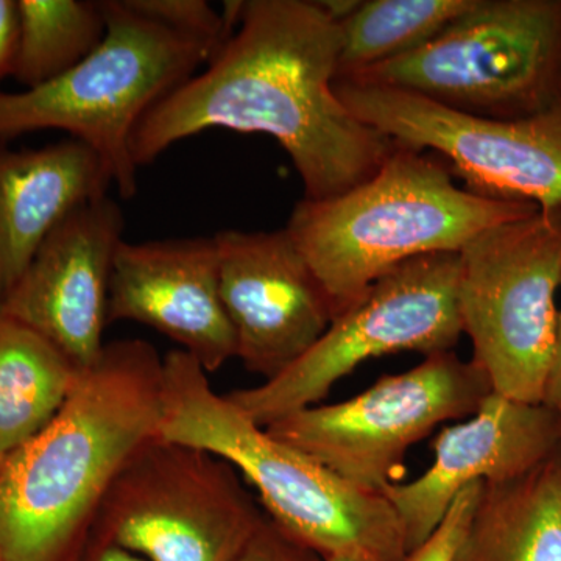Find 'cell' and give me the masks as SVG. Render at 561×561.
<instances>
[{"instance_id": "cell-14", "label": "cell", "mask_w": 561, "mask_h": 561, "mask_svg": "<svg viewBox=\"0 0 561 561\" xmlns=\"http://www.w3.org/2000/svg\"><path fill=\"white\" fill-rule=\"evenodd\" d=\"M561 449V413L546 402L491 391L471 416L442 430L431 467L382 496L400 519L411 553L440 526L457 496L474 483L522 478Z\"/></svg>"}, {"instance_id": "cell-19", "label": "cell", "mask_w": 561, "mask_h": 561, "mask_svg": "<svg viewBox=\"0 0 561 561\" xmlns=\"http://www.w3.org/2000/svg\"><path fill=\"white\" fill-rule=\"evenodd\" d=\"M476 0H359L337 21L341 49L335 79H348L420 49L474 5Z\"/></svg>"}, {"instance_id": "cell-2", "label": "cell", "mask_w": 561, "mask_h": 561, "mask_svg": "<svg viewBox=\"0 0 561 561\" xmlns=\"http://www.w3.org/2000/svg\"><path fill=\"white\" fill-rule=\"evenodd\" d=\"M162 373L151 343H105L50 423L0 461L2 561L77 559L122 467L160 435Z\"/></svg>"}, {"instance_id": "cell-6", "label": "cell", "mask_w": 561, "mask_h": 561, "mask_svg": "<svg viewBox=\"0 0 561 561\" xmlns=\"http://www.w3.org/2000/svg\"><path fill=\"white\" fill-rule=\"evenodd\" d=\"M446 108L523 119L561 106V0H476L411 54L348 77Z\"/></svg>"}, {"instance_id": "cell-11", "label": "cell", "mask_w": 561, "mask_h": 561, "mask_svg": "<svg viewBox=\"0 0 561 561\" xmlns=\"http://www.w3.org/2000/svg\"><path fill=\"white\" fill-rule=\"evenodd\" d=\"M334 90L364 124L446 160L468 191L540 209L561 205V106L523 119H489L378 84L334 80Z\"/></svg>"}, {"instance_id": "cell-27", "label": "cell", "mask_w": 561, "mask_h": 561, "mask_svg": "<svg viewBox=\"0 0 561 561\" xmlns=\"http://www.w3.org/2000/svg\"><path fill=\"white\" fill-rule=\"evenodd\" d=\"M0 561H2V557H0Z\"/></svg>"}, {"instance_id": "cell-8", "label": "cell", "mask_w": 561, "mask_h": 561, "mask_svg": "<svg viewBox=\"0 0 561 561\" xmlns=\"http://www.w3.org/2000/svg\"><path fill=\"white\" fill-rule=\"evenodd\" d=\"M460 253L424 254L391 268L331 321L305 356L271 381L228 393L262 427L319 404L364 362L448 353L459 342Z\"/></svg>"}, {"instance_id": "cell-21", "label": "cell", "mask_w": 561, "mask_h": 561, "mask_svg": "<svg viewBox=\"0 0 561 561\" xmlns=\"http://www.w3.org/2000/svg\"><path fill=\"white\" fill-rule=\"evenodd\" d=\"M481 483L461 491L437 530L423 545L413 549L405 561H453L470 524Z\"/></svg>"}, {"instance_id": "cell-9", "label": "cell", "mask_w": 561, "mask_h": 561, "mask_svg": "<svg viewBox=\"0 0 561 561\" xmlns=\"http://www.w3.org/2000/svg\"><path fill=\"white\" fill-rule=\"evenodd\" d=\"M264 515L228 461L157 435L122 467L90 535L146 561H232Z\"/></svg>"}, {"instance_id": "cell-12", "label": "cell", "mask_w": 561, "mask_h": 561, "mask_svg": "<svg viewBox=\"0 0 561 561\" xmlns=\"http://www.w3.org/2000/svg\"><path fill=\"white\" fill-rule=\"evenodd\" d=\"M219 286L234 332L236 357L264 381L279 376L319 342L334 312L316 273L286 228L225 230Z\"/></svg>"}, {"instance_id": "cell-4", "label": "cell", "mask_w": 561, "mask_h": 561, "mask_svg": "<svg viewBox=\"0 0 561 561\" xmlns=\"http://www.w3.org/2000/svg\"><path fill=\"white\" fill-rule=\"evenodd\" d=\"M160 435L228 461L260 493L265 515L324 560L405 561V535L389 501L346 482L279 442L217 393L181 350L164 356Z\"/></svg>"}, {"instance_id": "cell-23", "label": "cell", "mask_w": 561, "mask_h": 561, "mask_svg": "<svg viewBox=\"0 0 561 561\" xmlns=\"http://www.w3.org/2000/svg\"><path fill=\"white\" fill-rule=\"evenodd\" d=\"M18 38L16 0H0V79L11 76Z\"/></svg>"}, {"instance_id": "cell-20", "label": "cell", "mask_w": 561, "mask_h": 561, "mask_svg": "<svg viewBox=\"0 0 561 561\" xmlns=\"http://www.w3.org/2000/svg\"><path fill=\"white\" fill-rule=\"evenodd\" d=\"M11 76L24 90L58 79L83 61L106 33L101 0H16Z\"/></svg>"}, {"instance_id": "cell-3", "label": "cell", "mask_w": 561, "mask_h": 561, "mask_svg": "<svg viewBox=\"0 0 561 561\" xmlns=\"http://www.w3.org/2000/svg\"><path fill=\"white\" fill-rule=\"evenodd\" d=\"M538 209L461 190L430 151L398 144L359 186L327 201L301 198L286 230L327 291L335 319L391 268L424 254L460 253L490 228Z\"/></svg>"}, {"instance_id": "cell-7", "label": "cell", "mask_w": 561, "mask_h": 561, "mask_svg": "<svg viewBox=\"0 0 561 561\" xmlns=\"http://www.w3.org/2000/svg\"><path fill=\"white\" fill-rule=\"evenodd\" d=\"M560 284L561 205L490 228L460 251L461 331L494 393L546 401Z\"/></svg>"}, {"instance_id": "cell-26", "label": "cell", "mask_w": 561, "mask_h": 561, "mask_svg": "<svg viewBox=\"0 0 561 561\" xmlns=\"http://www.w3.org/2000/svg\"><path fill=\"white\" fill-rule=\"evenodd\" d=\"M324 561H360V560L348 559V557H332V559H327Z\"/></svg>"}, {"instance_id": "cell-17", "label": "cell", "mask_w": 561, "mask_h": 561, "mask_svg": "<svg viewBox=\"0 0 561 561\" xmlns=\"http://www.w3.org/2000/svg\"><path fill=\"white\" fill-rule=\"evenodd\" d=\"M453 561H561V449L522 478L481 483Z\"/></svg>"}, {"instance_id": "cell-13", "label": "cell", "mask_w": 561, "mask_h": 561, "mask_svg": "<svg viewBox=\"0 0 561 561\" xmlns=\"http://www.w3.org/2000/svg\"><path fill=\"white\" fill-rule=\"evenodd\" d=\"M125 219L108 195L70 213L50 232L0 312L60 350L77 370L101 357L111 273Z\"/></svg>"}, {"instance_id": "cell-1", "label": "cell", "mask_w": 561, "mask_h": 561, "mask_svg": "<svg viewBox=\"0 0 561 561\" xmlns=\"http://www.w3.org/2000/svg\"><path fill=\"white\" fill-rule=\"evenodd\" d=\"M341 33L321 2L245 0L227 43L162 99L131 139L138 168L213 128L272 136L300 175L306 201L370 180L398 144L357 119L334 90Z\"/></svg>"}, {"instance_id": "cell-22", "label": "cell", "mask_w": 561, "mask_h": 561, "mask_svg": "<svg viewBox=\"0 0 561 561\" xmlns=\"http://www.w3.org/2000/svg\"><path fill=\"white\" fill-rule=\"evenodd\" d=\"M232 561H324L320 553L291 537L264 515Z\"/></svg>"}, {"instance_id": "cell-18", "label": "cell", "mask_w": 561, "mask_h": 561, "mask_svg": "<svg viewBox=\"0 0 561 561\" xmlns=\"http://www.w3.org/2000/svg\"><path fill=\"white\" fill-rule=\"evenodd\" d=\"M77 375L60 350L0 312V460L50 423Z\"/></svg>"}, {"instance_id": "cell-25", "label": "cell", "mask_w": 561, "mask_h": 561, "mask_svg": "<svg viewBox=\"0 0 561 561\" xmlns=\"http://www.w3.org/2000/svg\"><path fill=\"white\" fill-rule=\"evenodd\" d=\"M561 289V284H560ZM546 404L561 413V309H559V330H557V348L553 357L551 376H549Z\"/></svg>"}, {"instance_id": "cell-5", "label": "cell", "mask_w": 561, "mask_h": 561, "mask_svg": "<svg viewBox=\"0 0 561 561\" xmlns=\"http://www.w3.org/2000/svg\"><path fill=\"white\" fill-rule=\"evenodd\" d=\"M106 33L83 61L58 79L0 91V139L66 131L101 157L124 198L138 192L133 133L162 99L194 77L225 43L184 31L149 0H101Z\"/></svg>"}, {"instance_id": "cell-10", "label": "cell", "mask_w": 561, "mask_h": 561, "mask_svg": "<svg viewBox=\"0 0 561 561\" xmlns=\"http://www.w3.org/2000/svg\"><path fill=\"white\" fill-rule=\"evenodd\" d=\"M481 368L454 351L424 357L334 404H317L265 430L346 482L371 493L401 482L404 457L438 424L465 420L491 393Z\"/></svg>"}, {"instance_id": "cell-15", "label": "cell", "mask_w": 561, "mask_h": 561, "mask_svg": "<svg viewBox=\"0 0 561 561\" xmlns=\"http://www.w3.org/2000/svg\"><path fill=\"white\" fill-rule=\"evenodd\" d=\"M108 321L153 328L206 373L224 367L236 357V341L220 298L214 236L122 242L111 273Z\"/></svg>"}, {"instance_id": "cell-16", "label": "cell", "mask_w": 561, "mask_h": 561, "mask_svg": "<svg viewBox=\"0 0 561 561\" xmlns=\"http://www.w3.org/2000/svg\"><path fill=\"white\" fill-rule=\"evenodd\" d=\"M110 186L105 162L81 140L16 150L0 139V305L50 232Z\"/></svg>"}, {"instance_id": "cell-28", "label": "cell", "mask_w": 561, "mask_h": 561, "mask_svg": "<svg viewBox=\"0 0 561 561\" xmlns=\"http://www.w3.org/2000/svg\"><path fill=\"white\" fill-rule=\"evenodd\" d=\"M0 461H2V460H0Z\"/></svg>"}, {"instance_id": "cell-24", "label": "cell", "mask_w": 561, "mask_h": 561, "mask_svg": "<svg viewBox=\"0 0 561 561\" xmlns=\"http://www.w3.org/2000/svg\"><path fill=\"white\" fill-rule=\"evenodd\" d=\"M73 561H146L127 549L90 535Z\"/></svg>"}]
</instances>
